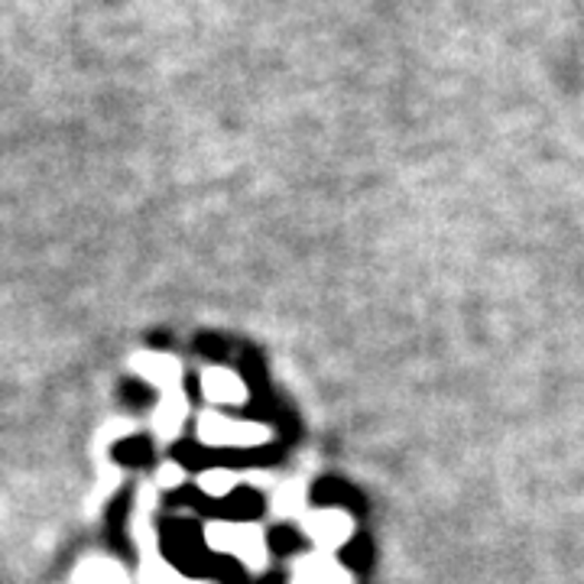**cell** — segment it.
Wrapping results in <instances>:
<instances>
[{"label":"cell","instance_id":"cell-1","mask_svg":"<svg viewBox=\"0 0 584 584\" xmlns=\"http://www.w3.org/2000/svg\"><path fill=\"white\" fill-rule=\"evenodd\" d=\"M208 545L218 548V552H231L250 568H264V558H267L264 536L254 526H234V523L208 526Z\"/></svg>","mask_w":584,"mask_h":584},{"label":"cell","instance_id":"cell-2","mask_svg":"<svg viewBox=\"0 0 584 584\" xmlns=\"http://www.w3.org/2000/svg\"><path fill=\"white\" fill-rule=\"evenodd\" d=\"M198 438L208 445H260L270 438V432L257 423H234L218 413H205L198 419Z\"/></svg>","mask_w":584,"mask_h":584},{"label":"cell","instance_id":"cell-3","mask_svg":"<svg viewBox=\"0 0 584 584\" xmlns=\"http://www.w3.org/2000/svg\"><path fill=\"white\" fill-rule=\"evenodd\" d=\"M306 529H309V536L315 543H321L325 548H335V545H342L348 540L354 523L338 509H321V513H315V516L306 519Z\"/></svg>","mask_w":584,"mask_h":584},{"label":"cell","instance_id":"cell-4","mask_svg":"<svg viewBox=\"0 0 584 584\" xmlns=\"http://www.w3.org/2000/svg\"><path fill=\"white\" fill-rule=\"evenodd\" d=\"M201 389L211 403H244L247 399V387L240 377H234L231 370H205L201 377Z\"/></svg>","mask_w":584,"mask_h":584},{"label":"cell","instance_id":"cell-5","mask_svg":"<svg viewBox=\"0 0 584 584\" xmlns=\"http://www.w3.org/2000/svg\"><path fill=\"white\" fill-rule=\"evenodd\" d=\"M137 367L156 380V384H166V377L172 380V384H179V367H176V360H169V357H154V354H143L140 360H137Z\"/></svg>","mask_w":584,"mask_h":584},{"label":"cell","instance_id":"cell-6","mask_svg":"<svg viewBox=\"0 0 584 584\" xmlns=\"http://www.w3.org/2000/svg\"><path fill=\"white\" fill-rule=\"evenodd\" d=\"M182 416H186V403H182V396L176 393L172 399H169V393H166V399H162V406H159V416H156V428L162 432V435H172L179 423H182Z\"/></svg>","mask_w":584,"mask_h":584},{"label":"cell","instance_id":"cell-7","mask_svg":"<svg viewBox=\"0 0 584 584\" xmlns=\"http://www.w3.org/2000/svg\"><path fill=\"white\" fill-rule=\"evenodd\" d=\"M234 484H237V481H234L231 471H205V474L198 477V487H201L205 494H211V497L231 494Z\"/></svg>","mask_w":584,"mask_h":584},{"label":"cell","instance_id":"cell-8","mask_svg":"<svg viewBox=\"0 0 584 584\" xmlns=\"http://www.w3.org/2000/svg\"><path fill=\"white\" fill-rule=\"evenodd\" d=\"M179 477H182V471H179V467H162V471H159V484H162V487H176V484H179Z\"/></svg>","mask_w":584,"mask_h":584}]
</instances>
